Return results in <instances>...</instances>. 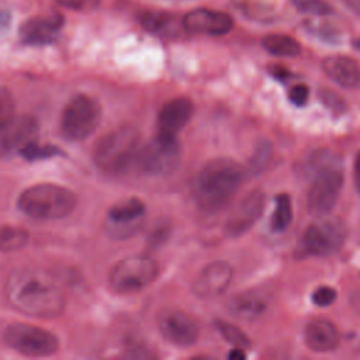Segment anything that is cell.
Wrapping results in <instances>:
<instances>
[{"mask_svg": "<svg viewBox=\"0 0 360 360\" xmlns=\"http://www.w3.org/2000/svg\"><path fill=\"white\" fill-rule=\"evenodd\" d=\"M6 297L10 305L30 316L56 318L66 305L59 285L41 270L18 269L6 281Z\"/></svg>", "mask_w": 360, "mask_h": 360, "instance_id": "obj_1", "label": "cell"}, {"mask_svg": "<svg viewBox=\"0 0 360 360\" xmlns=\"http://www.w3.org/2000/svg\"><path fill=\"white\" fill-rule=\"evenodd\" d=\"M245 179V169L231 158H215L207 162L193 183L197 205L205 212L222 210L239 190Z\"/></svg>", "mask_w": 360, "mask_h": 360, "instance_id": "obj_2", "label": "cell"}, {"mask_svg": "<svg viewBox=\"0 0 360 360\" xmlns=\"http://www.w3.org/2000/svg\"><path fill=\"white\" fill-rule=\"evenodd\" d=\"M141 149V134L132 125H122L101 136L94 146L96 166L108 174L125 172L136 163Z\"/></svg>", "mask_w": 360, "mask_h": 360, "instance_id": "obj_3", "label": "cell"}, {"mask_svg": "<svg viewBox=\"0 0 360 360\" xmlns=\"http://www.w3.org/2000/svg\"><path fill=\"white\" fill-rule=\"evenodd\" d=\"M75 193L53 183H39L25 188L17 200L18 210L34 219H60L76 207Z\"/></svg>", "mask_w": 360, "mask_h": 360, "instance_id": "obj_4", "label": "cell"}, {"mask_svg": "<svg viewBox=\"0 0 360 360\" xmlns=\"http://www.w3.org/2000/svg\"><path fill=\"white\" fill-rule=\"evenodd\" d=\"M347 235V225L342 218L321 215L304 231L298 250L301 256H329L345 245Z\"/></svg>", "mask_w": 360, "mask_h": 360, "instance_id": "obj_5", "label": "cell"}, {"mask_svg": "<svg viewBox=\"0 0 360 360\" xmlns=\"http://www.w3.org/2000/svg\"><path fill=\"white\" fill-rule=\"evenodd\" d=\"M100 115V105L93 97L87 94H76L62 110L59 131L66 141H83L94 132Z\"/></svg>", "mask_w": 360, "mask_h": 360, "instance_id": "obj_6", "label": "cell"}, {"mask_svg": "<svg viewBox=\"0 0 360 360\" xmlns=\"http://www.w3.org/2000/svg\"><path fill=\"white\" fill-rule=\"evenodd\" d=\"M159 276V266L150 256L135 255L114 264L108 284L118 294L138 292L150 285Z\"/></svg>", "mask_w": 360, "mask_h": 360, "instance_id": "obj_7", "label": "cell"}, {"mask_svg": "<svg viewBox=\"0 0 360 360\" xmlns=\"http://www.w3.org/2000/svg\"><path fill=\"white\" fill-rule=\"evenodd\" d=\"M181 160V148L174 135L158 132L155 138L141 145L136 166L148 176H167L173 173Z\"/></svg>", "mask_w": 360, "mask_h": 360, "instance_id": "obj_8", "label": "cell"}, {"mask_svg": "<svg viewBox=\"0 0 360 360\" xmlns=\"http://www.w3.org/2000/svg\"><path fill=\"white\" fill-rule=\"evenodd\" d=\"M4 342L28 357H46L58 352L59 340L52 332L28 323H13L4 332Z\"/></svg>", "mask_w": 360, "mask_h": 360, "instance_id": "obj_9", "label": "cell"}, {"mask_svg": "<svg viewBox=\"0 0 360 360\" xmlns=\"http://www.w3.org/2000/svg\"><path fill=\"white\" fill-rule=\"evenodd\" d=\"M343 186L340 166L326 169L312 177L307 195L308 211L312 215H326L336 204Z\"/></svg>", "mask_w": 360, "mask_h": 360, "instance_id": "obj_10", "label": "cell"}, {"mask_svg": "<svg viewBox=\"0 0 360 360\" xmlns=\"http://www.w3.org/2000/svg\"><path fill=\"white\" fill-rule=\"evenodd\" d=\"M145 204L139 198H127L114 204L105 219V231L111 238L125 239L139 232L145 221Z\"/></svg>", "mask_w": 360, "mask_h": 360, "instance_id": "obj_11", "label": "cell"}, {"mask_svg": "<svg viewBox=\"0 0 360 360\" xmlns=\"http://www.w3.org/2000/svg\"><path fill=\"white\" fill-rule=\"evenodd\" d=\"M158 329L165 340L180 347L194 345L200 333L197 322L184 311L174 308L159 314Z\"/></svg>", "mask_w": 360, "mask_h": 360, "instance_id": "obj_12", "label": "cell"}, {"mask_svg": "<svg viewBox=\"0 0 360 360\" xmlns=\"http://www.w3.org/2000/svg\"><path fill=\"white\" fill-rule=\"evenodd\" d=\"M264 208V194L253 190L246 194L233 208L225 222V233L229 238H238L249 231L260 218Z\"/></svg>", "mask_w": 360, "mask_h": 360, "instance_id": "obj_13", "label": "cell"}, {"mask_svg": "<svg viewBox=\"0 0 360 360\" xmlns=\"http://www.w3.org/2000/svg\"><path fill=\"white\" fill-rule=\"evenodd\" d=\"M233 270L232 266L225 260H215L207 264L193 284V291L200 298H215L224 294L231 281Z\"/></svg>", "mask_w": 360, "mask_h": 360, "instance_id": "obj_14", "label": "cell"}, {"mask_svg": "<svg viewBox=\"0 0 360 360\" xmlns=\"http://www.w3.org/2000/svg\"><path fill=\"white\" fill-rule=\"evenodd\" d=\"M38 131V124L35 118L30 115L13 117L0 129V158L8 156L13 152L24 148L27 143L32 142Z\"/></svg>", "mask_w": 360, "mask_h": 360, "instance_id": "obj_15", "label": "cell"}, {"mask_svg": "<svg viewBox=\"0 0 360 360\" xmlns=\"http://www.w3.org/2000/svg\"><path fill=\"white\" fill-rule=\"evenodd\" d=\"M232 25L231 15L208 8H197L183 17V28L194 34L224 35L232 30Z\"/></svg>", "mask_w": 360, "mask_h": 360, "instance_id": "obj_16", "label": "cell"}, {"mask_svg": "<svg viewBox=\"0 0 360 360\" xmlns=\"http://www.w3.org/2000/svg\"><path fill=\"white\" fill-rule=\"evenodd\" d=\"M270 302V295L262 288H249L235 294L226 302L228 312L240 321H255L260 318Z\"/></svg>", "mask_w": 360, "mask_h": 360, "instance_id": "obj_17", "label": "cell"}, {"mask_svg": "<svg viewBox=\"0 0 360 360\" xmlns=\"http://www.w3.org/2000/svg\"><path fill=\"white\" fill-rule=\"evenodd\" d=\"M194 112V104L187 97H176L169 100L159 111L158 128L160 134L174 135L188 124Z\"/></svg>", "mask_w": 360, "mask_h": 360, "instance_id": "obj_18", "label": "cell"}, {"mask_svg": "<svg viewBox=\"0 0 360 360\" xmlns=\"http://www.w3.org/2000/svg\"><path fill=\"white\" fill-rule=\"evenodd\" d=\"M63 20L55 17H34L20 27V37L28 45H45L53 42L60 31Z\"/></svg>", "mask_w": 360, "mask_h": 360, "instance_id": "obj_19", "label": "cell"}, {"mask_svg": "<svg viewBox=\"0 0 360 360\" xmlns=\"http://www.w3.org/2000/svg\"><path fill=\"white\" fill-rule=\"evenodd\" d=\"M322 69L326 76L340 87L353 89L360 83V68L349 56L332 55L323 59Z\"/></svg>", "mask_w": 360, "mask_h": 360, "instance_id": "obj_20", "label": "cell"}, {"mask_svg": "<svg viewBox=\"0 0 360 360\" xmlns=\"http://www.w3.org/2000/svg\"><path fill=\"white\" fill-rule=\"evenodd\" d=\"M305 343L318 353L333 352L339 345V332L328 319H314L305 326Z\"/></svg>", "mask_w": 360, "mask_h": 360, "instance_id": "obj_21", "label": "cell"}, {"mask_svg": "<svg viewBox=\"0 0 360 360\" xmlns=\"http://www.w3.org/2000/svg\"><path fill=\"white\" fill-rule=\"evenodd\" d=\"M141 22L149 32L160 37H174L180 30L176 15L163 11H146L141 15Z\"/></svg>", "mask_w": 360, "mask_h": 360, "instance_id": "obj_22", "label": "cell"}, {"mask_svg": "<svg viewBox=\"0 0 360 360\" xmlns=\"http://www.w3.org/2000/svg\"><path fill=\"white\" fill-rule=\"evenodd\" d=\"M262 46L274 56L292 58L301 53V45L292 37L284 34H270L262 41Z\"/></svg>", "mask_w": 360, "mask_h": 360, "instance_id": "obj_23", "label": "cell"}, {"mask_svg": "<svg viewBox=\"0 0 360 360\" xmlns=\"http://www.w3.org/2000/svg\"><path fill=\"white\" fill-rule=\"evenodd\" d=\"M336 166H340V159L336 153L329 149H316L305 158L301 169L305 176L312 179L318 173Z\"/></svg>", "mask_w": 360, "mask_h": 360, "instance_id": "obj_24", "label": "cell"}, {"mask_svg": "<svg viewBox=\"0 0 360 360\" xmlns=\"http://www.w3.org/2000/svg\"><path fill=\"white\" fill-rule=\"evenodd\" d=\"M292 221V207L291 198L285 193L276 195V207L270 218V228L274 232H281L288 228Z\"/></svg>", "mask_w": 360, "mask_h": 360, "instance_id": "obj_25", "label": "cell"}, {"mask_svg": "<svg viewBox=\"0 0 360 360\" xmlns=\"http://www.w3.org/2000/svg\"><path fill=\"white\" fill-rule=\"evenodd\" d=\"M30 240V233L17 226H0V253L22 249Z\"/></svg>", "mask_w": 360, "mask_h": 360, "instance_id": "obj_26", "label": "cell"}, {"mask_svg": "<svg viewBox=\"0 0 360 360\" xmlns=\"http://www.w3.org/2000/svg\"><path fill=\"white\" fill-rule=\"evenodd\" d=\"M215 328L217 330L221 333V336L231 343L233 347H239V349H249L250 347V339L248 338V335L238 328L233 323H229L226 321L222 319H217L215 321Z\"/></svg>", "mask_w": 360, "mask_h": 360, "instance_id": "obj_27", "label": "cell"}, {"mask_svg": "<svg viewBox=\"0 0 360 360\" xmlns=\"http://www.w3.org/2000/svg\"><path fill=\"white\" fill-rule=\"evenodd\" d=\"M270 158H271V145L267 141H260L259 145L256 146L252 158H250L249 170L253 174L260 173L266 167V165L269 163Z\"/></svg>", "mask_w": 360, "mask_h": 360, "instance_id": "obj_28", "label": "cell"}, {"mask_svg": "<svg viewBox=\"0 0 360 360\" xmlns=\"http://www.w3.org/2000/svg\"><path fill=\"white\" fill-rule=\"evenodd\" d=\"M20 153L28 160H35V159L52 158L55 155H59L60 150L55 145H38L32 141L27 143L24 148H21Z\"/></svg>", "mask_w": 360, "mask_h": 360, "instance_id": "obj_29", "label": "cell"}, {"mask_svg": "<svg viewBox=\"0 0 360 360\" xmlns=\"http://www.w3.org/2000/svg\"><path fill=\"white\" fill-rule=\"evenodd\" d=\"M291 3L300 11L314 15H328L332 13V7L325 0H291Z\"/></svg>", "mask_w": 360, "mask_h": 360, "instance_id": "obj_30", "label": "cell"}, {"mask_svg": "<svg viewBox=\"0 0 360 360\" xmlns=\"http://www.w3.org/2000/svg\"><path fill=\"white\" fill-rule=\"evenodd\" d=\"M14 117V98L8 89L0 86V129Z\"/></svg>", "mask_w": 360, "mask_h": 360, "instance_id": "obj_31", "label": "cell"}, {"mask_svg": "<svg viewBox=\"0 0 360 360\" xmlns=\"http://www.w3.org/2000/svg\"><path fill=\"white\" fill-rule=\"evenodd\" d=\"M338 297V292L335 288L329 285H321L312 292V302L316 307H329L330 304L335 302Z\"/></svg>", "mask_w": 360, "mask_h": 360, "instance_id": "obj_32", "label": "cell"}, {"mask_svg": "<svg viewBox=\"0 0 360 360\" xmlns=\"http://www.w3.org/2000/svg\"><path fill=\"white\" fill-rule=\"evenodd\" d=\"M308 97H309V89L304 83L294 84L288 91V100L291 101V104L297 107L305 105L308 101Z\"/></svg>", "mask_w": 360, "mask_h": 360, "instance_id": "obj_33", "label": "cell"}, {"mask_svg": "<svg viewBox=\"0 0 360 360\" xmlns=\"http://www.w3.org/2000/svg\"><path fill=\"white\" fill-rule=\"evenodd\" d=\"M307 30L311 31L314 35L323 38L325 41H330V39L338 38L336 31L332 27H329L328 24L325 25V24H319V22H315V21H308L307 22Z\"/></svg>", "mask_w": 360, "mask_h": 360, "instance_id": "obj_34", "label": "cell"}, {"mask_svg": "<svg viewBox=\"0 0 360 360\" xmlns=\"http://www.w3.org/2000/svg\"><path fill=\"white\" fill-rule=\"evenodd\" d=\"M319 97H321L322 103L333 111H342L345 107V103L340 98V96H338L336 93H333L330 90H322L319 93Z\"/></svg>", "mask_w": 360, "mask_h": 360, "instance_id": "obj_35", "label": "cell"}, {"mask_svg": "<svg viewBox=\"0 0 360 360\" xmlns=\"http://www.w3.org/2000/svg\"><path fill=\"white\" fill-rule=\"evenodd\" d=\"M169 235V225L166 224H158V226L153 229V232H150V236H149V242L152 245H158V243H162Z\"/></svg>", "mask_w": 360, "mask_h": 360, "instance_id": "obj_36", "label": "cell"}, {"mask_svg": "<svg viewBox=\"0 0 360 360\" xmlns=\"http://www.w3.org/2000/svg\"><path fill=\"white\" fill-rule=\"evenodd\" d=\"M56 1L63 7L75 8V10H82L90 3V0H56Z\"/></svg>", "mask_w": 360, "mask_h": 360, "instance_id": "obj_37", "label": "cell"}, {"mask_svg": "<svg viewBox=\"0 0 360 360\" xmlns=\"http://www.w3.org/2000/svg\"><path fill=\"white\" fill-rule=\"evenodd\" d=\"M354 184H356L357 194L360 197V150L356 153V158H354Z\"/></svg>", "mask_w": 360, "mask_h": 360, "instance_id": "obj_38", "label": "cell"}, {"mask_svg": "<svg viewBox=\"0 0 360 360\" xmlns=\"http://www.w3.org/2000/svg\"><path fill=\"white\" fill-rule=\"evenodd\" d=\"M350 305L353 308V311L356 312V315L360 318V290L354 291L350 295Z\"/></svg>", "mask_w": 360, "mask_h": 360, "instance_id": "obj_39", "label": "cell"}, {"mask_svg": "<svg viewBox=\"0 0 360 360\" xmlns=\"http://www.w3.org/2000/svg\"><path fill=\"white\" fill-rule=\"evenodd\" d=\"M271 73H273L274 77H277V79H280V80H281V79L284 80V79L290 75L288 70H287L285 68H283V66H274V68L271 69Z\"/></svg>", "mask_w": 360, "mask_h": 360, "instance_id": "obj_40", "label": "cell"}, {"mask_svg": "<svg viewBox=\"0 0 360 360\" xmlns=\"http://www.w3.org/2000/svg\"><path fill=\"white\" fill-rule=\"evenodd\" d=\"M228 357L229 359H232V360H242V359H245L246 357V354H245V352H243V349H239V347H235V349H232V352L228 354Z\"/></svg>", "mask_w": 360, "mask_h": 360, "instance_id": "obj_41", "label": "cell"}, {"mask_svg": "<svg viewBox=\"0 0 360 360\" xmlns=\"http://www.w3.org/2000/svg\"><path fill=\"white\" fill-rule=\"evenodd\" d=\"M345 3L352 11L360 15V0H345Z\"/></svg>", "mask_w": 360, "mask_h": 360, "instance_id": "obj_42", "label": "cell"}, {"mask_svg": "<svg viewBox=\"0 0 360 360\" xmlns=\"http://www.w3.org/2000/svg\"><path fill=\"white\" fill-rule=\"evenodd\" d=\"M10 17L7 13H0V28H6Z\"/></svg>", "mask_w": 360, "mask_h": 360, "instance_id": "obj_43", "label": "cell"}, {"mask_svg": "<svg viewBox=\"0 0 360 360\" xmlns=\"http://www.w3.org/2000/svg\"><path fill=\"white\" fill-rule=\"evenodd\" d=\"M353 46H354L357 51H360V38L353 39Z\"/></svg>", "mask_w": 360, "mask_h": 360, "instance_id": "obj_44", "label": "cell"}]
</instances>
